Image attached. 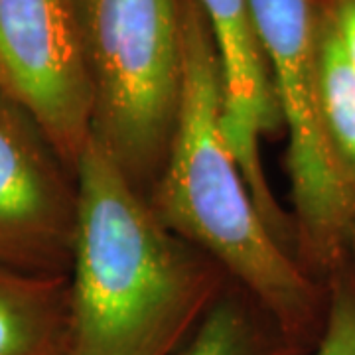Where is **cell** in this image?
Segmentation results:
<instances>
[{"label": "cell", "instance_id": "obj_4", "mask_svg": "<svg viewBox=\"0 0 355 355\" xmlns=\"http://www.w3.org/2000/svg\"><path fill=\"white\" fill-rule=\"evenodd\" d=\"M249 8L288 139L298 257L328 280L352 265L355 200L320 113L316 0H249Z\"/></svg>", "mask_w": 355, "mask_h": 355}, {"label": "cell", "instance_id": "obj_12", "mask_svg": "<svg viewBox=\"0 0 355 355\" xmlns=\"http://www.w3.org/2000/svg\"><path fill=\"white\" fill-rule=\"evenodd\" d=\"M330 18L336 36L355 69V0H316Z\"/></svg>", "mask_w": 355, "mask_h": 355}, {"label": "cell", "instance_id": "obj_1", "mask_svg": "<svg viewBox=\"0 0 355 355\" xmlns=\"http://www.w3.org/2000/svg\"><path fill=\"white\" fill-rule=\"evenodd\" d=\"M76 178L67 355H176L227 272L166 227L93 135Z\"/></svg>", "mask_w": 355, "mask_h": 355}, {"label": "cell", "instance_id": "obj_7", "mask_svg": "<svg viewBox=\"0 0 355 355\" xmlns=\"http://www.w3.org/2000/svg\"><path fill=\"white\" fill-rule=\"evenodd\" d=\"M223 81V135L268 229L296 254V229L277 202L261 162V140L282 128L280 109L254 32L249 0H198Z\"/></svg>", "mask_w": 355, "mask_h": 355}, {"label": "cell", "instance_id": "obj_11", "mask_svg": "<svg viewBox=\"0 0 355 355\" xmlns=\"http://www.w3.org/2000/svg\"><path fill=\"white\" fill-rule=\"evenodd\" d=\"M328 302L314 355H355V268L345 266L326 280Z\"/></svg>", "mask_w": 355, "mask_h": 355}, {"label": "cell", "instance_id": "obj_9", "mask_svg": "<svg viewBox=\"0 0 355 355\" xmlns=\"http://www.w3.org/2000/svg\"><path fill=\"white\" fill-rule=\"evenodd\" d=\"M279 324L229 282L176 355H304Z\"/></svg>", "mask_w": 355, "mask_h": 355}, {"label": "cell", "instance_id": "obj_10", "mask_svg": "<svg viewBox=\"0 0 355 355\" xmlns=\"http://www.w3.org/2000/svg\"><path fill=\"white\" fill-rule=\"evenodd\" d=\"M318 97L326 135L355 200V69L336 36L330 18L320 6Z\"/></svg>", "mask_w": 355, "mask_h": 355}, {"label": "cell", "instance_id": "obj_3", "mask_svg": "<svg viewBox=\"0 0 355 355\" xmlns=\"http://www.w3.org/2000/svg\"><path fill=\"white\" fill-rule=\"evenodd\" d=\"M93 89V139L148 196L176 130L184 83L180 0H76Z\"/></svg>", "mask_w": 355, "mask_h": 355}, {"label": "cell", "instance_id": "obj_8", "mask_svg": "<svg viewBox=\"0 0 355 355\" xmlns=\"http://www.w3.org/2000/svg\"><path fill=\"white\" fill-rule=\"evenodd\" d=\"M69 279L0 265V355H67Z\"/></svg>", "mask_w": 355, "mask_h": 355}, {"label": "cell", "instance_id": "obj_5", "mask_svg": "<svg viewBox=\"0 0 355 355\" xmlns=\"http://www.w3.org/2000/svg\"><path fill=\"white\" fill-rule=\"evenodd\" d=\"M0 91L38 121L76 170L93 130L76 0H0Z\"/></svg>", "mask_w": 355, "mask_h": 355}, {"label": "cell", "instance_id": "obj_2", "mask_svg": "<svg viewBox=\"0 0 355 355\" xmlns=\"http://www.w3.org/2000/svg\"><path fill=\"white\" fill-rule=\"evenodd\" d=\"M182 2L184 83L176 130L148 202L166 227L196 245L296 345L322 334L328 291L268 229L223 135V81L198 0Z\"/></svg>", "mask_w": 355, "mask_h": 355}, {"label": "cell", "instance_id": "obj_6", "mask_svg": "<svg viewBox=\"0 0 355 355\" xmlns=\"http://www.w3.org/2000/svg\"><path fill=\"white\" fill-rule=\"evenodd\" d=\"M77 205L76 170L38 121L0 91V265L67 277Z\"/></svg>", "mask_w": 355, "mask_h": 355}, {"label": "cell", "instance_id": "obj_13", "mask_svg": "<svg viewBox=\"0 0 355 355\" xmlns=\"http://www.w3.org/2000/svg\"><path fill=\"white\" fill-rule=\"evenodd\" d=\"M352 265H355V229H354V239H352Z\"/></svg>", "mask_w": 355, "mask_h": 355}]
</instances>
